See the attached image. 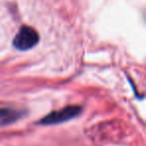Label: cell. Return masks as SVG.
Segmentation results:
<instances>
[{"label":"cell","instance_id":"cell-1","mask_svg":"<svg viewBox=\"0 0 146 146\" xmlns=\"http://www.w3.org/2000/svg\"><path fill=\"white\" fill-rule=\"evenodd\" d=\"M81 106L69 105L57 111H52L41 118L37 123L40 125H55L66 122L78 116L81 112Z\"/></svg>","mask_w":146,"mask_h":146},{"label":"cell","instance_id":"cell-2","mask_svg":"<svg viewBox=\"0 0 146 146\" xmlns=\"http://www.w3.org/2000/svg\"><path fill=\"white\" fill-rule=\"evenodd\" d=\"M39 42V34L34 28L23 25L13 39V46L20 51H26L36 46Z\"/></svg>","mask_w":146,"mask_h":146},{"label":"cell","instance_id":"cell-3","mask_svg":"<svg viewBox=\"0 0 146 146\" xmlns=\"http://www.w3.org/2000/svg\"><path fill=\"white\" fill-rule=\"evenodd\" d=\"M24 110H17L9 107L0 108V126L9 125L24 116Z\"/></svg>","mask_w":146,"mask_h":146}]
</instances>
